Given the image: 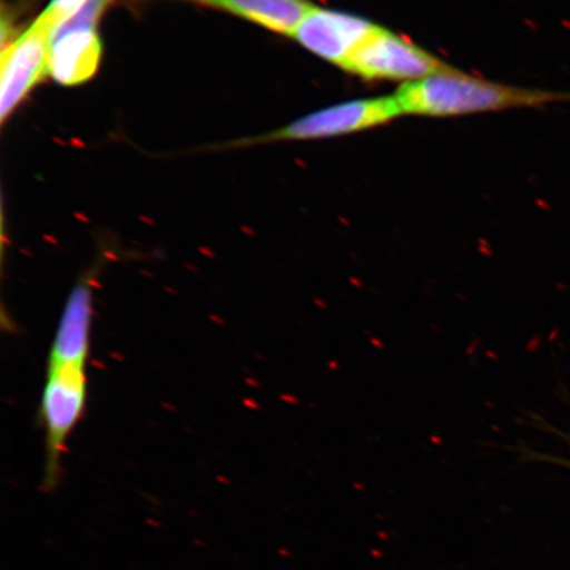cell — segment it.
Masks as SVG:
<instances>
[{
  "mask_svg": "<svg viewBox=\"0 0 570 570\" xmlns=\"http://www.w3.org/2000/svg\"><path fill=\"white\" fill-rule=\"evenodd\" d=\"M403 116L446 118L570 101V91L512 87L458 69L403 83L394 95Z\"/></svg>",
  "mask_w": 570,
  "mask_h": 570,
  "instance_id": "1",
  "label": "cell"
},
{
  "mask_svg": "<svg viewBox=\"0 0 570 570\" xmlns=\"http://www.w3.org/2000/svg\"><path fill=\"white\" fill-rule=\"evenodd\" d=\"M87 367H48L39 413L46 432V465L42 476L45 490L52 491L59 487L68 440L81 422L87 410Z\"/></svg>",
  "mask_w": 570,
  "mask_h": 570,
  "instance_id": "2",
  "label": "cell"
},
{
  "mask_svg": "<svg viewBox=\"0 0 570 570\" xmlns=\"http://www.w3.org/2000/svg\"><path fill=\"white\" fill-rule=\"evenodd\" d=\"M341 69L367 81L390 80L407 83L445 73L454 68L404 36L382 27L358 51L348 57Z\"/></svg>",
  "mask_w": 570,
  "mask_h": 570,
  "instance_id": "3",
  "label": "cell"
},
{
  "mask_svg": "<svg viewBox=\"0 0 570 570\" xmlns=\"http://www.w3.org/2000/svg\"><path fill=\"white\" fill-rule=\"evenodd\" d=\"M403 116L394 95L354 99L308 114L279 130L255 138L252 142L305 141L344 137L372 130Z\"/></svg>",
  "mask_w": 570,
  "mask_h": 570,
  "instance_id": "4",
  "label": "cell"
},
{
  "mask_svg": "<svg viewBox=\"0 0 570 570\" xmlns=\"http://www.w3.org/2000/svg\"><path fill=\"white\" fill-rule=\"evenodd\" d=\"M56 24L46 13L2 52L0 117H10L42 77L49 75V56Z\"/></svg>",
  "mask_w": 570,
  "mask_h": 570,
  "instance_id": "5",
  "label": "cell"
},
{
  "mask_svg": "<svg viewBox=\"0 0 570 570\" xmlns=\"http://www.w3.org/2000/svg\"><path fill=\"white\" fill-rule=\"evenodd\" d=\"M381 28L354 13L315 6L297 26L292 38L306 51L341 68Z\"/></svg>",
  "mask_w": 570,
  "mask_h": 570,
  "instance_id": "6",
  "label": "cell"
},
{
  "mask_svg": "<svg viewBox=\"0 0 570 570\" xmlns=\"http://www.w3.org/2000/svg\"><path fill=\"white\" fill-rule=\"evenodd\" d=\"M99 258L78 277L63 306L55 334L48 367L76 365L87 367L90 353V333L95 315V292L105 267Z\"/></svg>",
  "mask_w": 570,
  "mask_h": 570,
  "instance_id": "7",
  "label": "cell"
},
{
  "mask_svg": "<svg viewBox=\"0 0 570 570\" xmlns=\"http://www.w3.org/2000/svg\"><path fill=\"white\" fill-rule=\"evenodd\" d=\"M104 46L95 30L69 32L52 41L49 75L63 87L90 80L101 62Z\"/></svg>",
  "mask_w": 570,
  "mask_h": 570,
  "instance_id": "8",
  "label": "cell"
},
{
  "mask_svg": "<svg viewBox=\"0 0 570 570\" xmlns=\"http://www.w3.org/2000/svg\"><path fill=\"white\" fill-rule=\"evenodd\" d=\"M224 10L267 30L294 35L298 24L315 4L309 0H188Z\"/></svg>",
  "mask_w": 570,
  "mask_h": 570,
  "instance_id": "9",
  "label": "cell"
},
{
  "mask_svg": "<svg viewBox=\"0 0 570 570\" xmlns=\"http://www.w3.org/2000/svg\"><path fill=\"white\" fill-rule=\"evenodd\" d=\"M112 0H88L83 4L82 9L71 17L66 23L61 24L53 33V39L59 36L81 31V30H95V26L99 18H101L106 7L109 6Z\"/></svg>",
  "mask_w": 570,
  "mask_h": 570,
  "instance_id": "10",
  "label": "cell"
},
{
  "mask_svg": "<svg viewBox=\"0 0 570 570\" xmlns=\"http://www.w3.org/2000/svg\"><path fill=\"white\" fill-rule=\"evenodd\" d=\"M88 0H52L51 4L42 13L53 21L56 30L80 11Z\"/></svg>",
  "mask_w": 570,
  "mask_h": 570,
  "instance_id": "11",
  "label": "cell"
}]
</instances>
